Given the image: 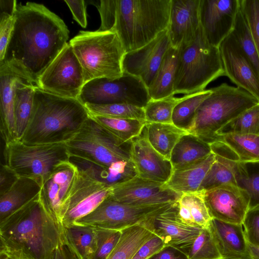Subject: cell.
Wrapping results in <instances>:
<instances>
[{
	"label": "cell",
	"instance_id": "1",
	"mask_svg": "<svg viewBox=\"0 0 259 259\" xmlns=\"http://www.w3.org/2000/svg\"><path fill=\"white\" fill-rule=\"evenodd\" d=\"M15 23L0 61L38 88V80L62 50L69 31L61 18L44 5H17Z\"/></svg>",
	"mask_w": 259,
	"mask_h": 259
},
{
	"label": "cell",
	"instance_id": "2",
	"mask_svg": "<svg viewBox=\"0 0 259 259\" xmlns=\"http://www.w3.org/2000/svg\"><path fill=\"white\" fill-rule=\"evenodd\" d=\"M63 230L39 194L0 222V251L16 259H49L64 244Z\"/></svg>",
	"mask_w": 259,
	"mask_h": 259
},
{
	"label": "cell",
	"instance_id": "3",
	"mask_svg": "<svg viewBox=\"0 0 259 259\" xmlns=\"http://www.w3.org/2000/svg\"><path fill=\"white\" fill-rule=\"evenodd\" d=\"M89 117L86 107L77 99L56 96L36 88L30 120L20 141L28 145L65 143Z\"/></svg>",
	"mask_w": 259,
	"mask_h": 259
},
{
	"label": "cell",
	"instance_id": "4",
	"mask_svg": "<svg viewBox=\"0 0 259 259\" xmlns=\"http://www.w3.org/2000/svg\"><path fill=\"white\" fill-rule=\"evenodd\" d=\"M171 0H116L112 31L125 53L138 50L167 29Z\"/></svg>",
	"mask_w": 259,
	"mask_h": 259
},
{
	"label": "cell",
	"instance_id": "5",
	"mask_svg": "<svg viewBox=\"0 0 259 259\" xmlns=\"http://www.w3.org/2000/svg\"><path fill=\"white\" fill-rule=\"evenodd\" d=\"M222 76L225 73L219 48L208 43L200 26L195 39L179 49L174 94L203 91Z\"/></svg>",
	"mask_w": 259,
	"mask_h": 259
},
{
	"label": "cell",
	"instance_id": "6",
	"mask_svg": "<svg viewBox=\"0 0 259 259\" xmlns=\"http://www.w3.org/2000/svg\"><path fill=\"white\" fill-rule=\"evenodd\" d=\"M69 43L82 68L85 83L99 78L115 79L123 74L126 53L115 32L80 31Z\"/></svg>",
	"mask_w": 259,
	"mask_h": 259
},
{
	"label": "cell",
	"instance_id": "7",
	"mask_svg": "<svg viewBox=\"0 0 259 259\" xmlns=\"http://www.w3.org/2000/svg\"><path fill=\"white\" fill-rule=\"evenodd\" d=\"M210 95L197 109L187 131L210 144L223 126L259 100L238 87L226 83L211 89Z\"/></svg>",
	"mask_w": 259,
	"mask_h": 259
},
{
	"label": "cell",
	"instance_id": "8",
	"mask_svg": "<svg viewBox=\"0 0 259 259\" xmlns=\"http://www.w3.org/2000/svg\"><path fill=\"white\" fill-rule=\"evenodd\" d=\"M65 145L70 158L105 168L120 161H131V142H121L90 116Z\"/></svg>",
	"mask_w": 259,
	"mask_h": 259
},
{
	"label": "cell",
	"instance_id": "9",
	"mask_svg": "<svg viewBox=\"0 0 259 259\" xmlns=\"http://www.w3.org/2000/svg\"><path fill=\"white\" fill-rule=\"evenodd\" d=\"M4 157L19 177L33 179L41 187L59 165L70 160L65 143L28 145L17 141L5 145Z\"/></svg>",
	"mask_w": 259,
	"mask_h": 259
},
{
	"label": "cell",
	"instance_id": "10",
	"mask_svg": "<svg viewBox=\"0 0 259 259\" xmlns=\"http://www.w3.org/2000/svg\"><path fill=\"white\" fill-rule=\"evenodd\" d=\"M151 99L143 82L124 72L122 76L115 79L99 78L87 82L77 98L83 105L125 103L142 108Z\"/></svg>",
	"mask_w": 259,
	"mask_h": 259
},
{
	"label": "cell",
	"instance_id": "11",
	"mask_svg": "<svg viewBox=\"0 0 259 259\" xmlns=\"http://www.w3.org/2000/svg\"><path fill=\"white\" fill-rule=\"evenodd\" d=\"M112 189V187L77 166L60 209L62 228L92 212L110 195Z\"/></svg>",
	"mask_w": 259,
	"mask_h": 259
},
{
	"label": "cell",
	"instance_id": "12",
	"mask_svg": "<svg viewBox=\"0 0 259 259\" xmlns=\"http://www.w3.org/2000/svg\"><path fill=\"white\" fill-rule=\"evenodd\" d=\"M171 203L137 206L121 203L109 196L92 212L73 224L121 231L144 223L166 209Z\"/></svg>",
	"mask_w": 259,
	"mask_h": 259
},
{
	"label": "cell",
	"instance_id": "13",
	"mask_svg": "<svg viewBox=\"0 0 259 259\" xmlns=\"http://www.w3.org/2000/svg\"><path fill=\"white\" fill-rule=\"evenodd\" d=\"M82 68L68 42L38 80V88L50 94L77 99L84 84Z\"/></svg>",
	"mask_w": 259,
	"mask_h": 259
},
{
	"label": "cell",
	"instance_id": "14",
	"mask_svg": "<svg viewBox=\"0 0 259 259\" xmlns=\"http://www.w3.org/2000/svg\"><path fill=\"white\" fill-rule=\"evenodd\" d=\"M240 0H200V26L208 43L219 48L232 32Z\"/></svg>",
	"mask_w": 259,
	"mask_h": 259
},
{
	"label": "cell",
	"instance_id": "15",
	"mask_svg": "<svg viewBox=\"0 0 259 259\" xmlns=\"http://www.w3.org/2000/svg\"><path fill=\"white\" fill-rule=\"evenodd\" d=\"M163 184L136 176L113 186L109 197L121 203L137 206L177 201L182 194L174 192Z\"/></svg>",
	"mask_w": 259,
	"mask_h": 259
},
{
	"label": "cell",
	"instance_id": "16",
	"mask_svg": "<svg viewBox=\"0 0 259 259\" xmlns=\"http://www.w3.org/2000/svg\"><path fill=\"white\" fill-rule=\"evenodd\" d=\"M204 198L213 219L242 224L249 209L247 192L237 185L227 184L203 191Z\"/></svg>",
	"mask_w": 259,
	"mask_h": 259
},
{
	"label": "cell",
	"instance_id": "17",
	"mask_svg": "<svg viewBox=\"0 0 259 259\" xmlns=\"http://www.w3.org/2000/svg\"><path fill=\"white\" fill-rule=\"evenodd\" d=\"M170 47L166 29L144 47L125 54L122 61L123 72L140 78L148 88Z\"/></svg>",
	"mask_w": 259,
	"mask_h": 259
},
{
	"label": "cell",
	"instance_id": "18",
	"mask_svg": "<svg viewBox=\"0 0 259 259\" xmlns=\"http://www.w3.org/2000/svg\"><path fill=\"white\" fill-rule=\"evenodd\" d=\"M130 152L138 177L163 184L169 180L173 171L170 160L152 146L145 127L141 134L131 141Z\"/></svg>",
	"mask_w": 259,
	"mask_h": 259
},
{
	"label": "cell",
	"instance_id": "19",
	"mask_svg": "<svg viewBox=\"0 0 259 259\" xmlns=\"http://www.w3.org/2000/svg\"><path fill=\"white\" fill-rule=\"evenodd\" d=\"M219 48L225 76L259 100V76L231 34Z\"/></svg>",
	"mask_w": 259,
	"mask_h": 259
},
{
	"label": "cell",
	"instance_id": "20",
	"mask_svg": "<svg viewBox=\"0 0 259 259\" xmlns=\"http://www.w3.org/2000/svg\"><path fill=\"white\" fill-rule=\"evenodd\" d=\"M152 225L154 233L162 239L165 246H173L186 254L202 230L189 226L182 220L177 201L154 216Z\"/></svg>",
	"mask_w": 259,
	"mask_h": 259
},
{
	"label": "cell",
	"instance_id": "21",
	"mask_svg": "<svg viewBox=\"0 0 259 259\" xmlns=\"http://www.w3.org/2000/svg\"><path fill=\"white\" fill-rule=\"evenodd\" d=\"M200 0H171L167 27L171 46L179 49L191 42L200 26Z\"/></svg>",
	"mask_w": 259,
	"mask_h": 259
},
{
	"label": "cell",
	"instance_id": "22",
	"mask_svg": "<svg viewBox=\"0 0 259 259\" xmlns=\"http://www.w3.org/2000/svg\"><path fill=\"white\" fill-rule=\"evenodd\" d=\"M76 168L70 160L61 164L44 183L39 193L46 209L60 225L61 207Z\"/></svg>",
	"mask_w": 259,
	"mask_h": 259
},
{
	"label": "cell",
	"instance_id": "23",
	"mask_svg": "<svg viewBox=\"0 0 259 259\" xmlns=\"http://www.w3.org/2000/svg\"><path fill=\"white\" fill-rule=\"evenodd\" d=\"M21 80L27 81L6 65L0 64V131L5 145L18 141L14 115V94L17 83Z\"/></svg>",
	"mask_w": 259,
	"mask_h": 259
},
{
	"label": "cell",
	"instance_id": "24",
	"mask_svg": "<svg viewBox=\"0 0 259 259\" xmlns=\"http://www.w3.org/2000/svg\"><path fill=\"white\" fill-rule=\"evenodd\" d=\"M210 228L224 259H251L242 224L212 219Z\"/></svg>",
	"mask_w": 259,
	"mask_h": 259
},
{
	"label": "cell",
	"instance_id": "25",
	"mask_svg": "<svg viewBox=\"0 0 259 259\" xmlns=\"http://www.w3.org/2000/svg\"><path fill=\"white\" fill-rule=\"evenodd\" d=\"M215 159V155L212 152L201 160L174 170L164 186L181 194L198 191Z\"/></svg>",
	"mask_w": 259,
	"mask_h": 259
},
{
	"label": "cell",
	"instance_id": "26",
	"mask_svg": "<svg viewBox=\"0 0 259 259\" xmlns=\"http://www.w3.org/2000/svg\"><path fill=\"white\" fill-rule=\"evenodd\" d=\"M153 217L122 230L117 244L106 259H132L141 247L155 235L152 225Z\"/></svg>",
	"mask_w": 259,
	"mask_h": 259
},
{
	"label": "cell",
	"instance_id": "27",
	"mask_svg": "<svg viewBox=\"0 0 259 259\" xmlns=\"http://www.w3.org/2000/svg\"><path fill=\"white\" fill-rule=\"evenodd\" d=\"M41 188L35 180L19 177L9 191L0 195V222L36 197Z\"/></svg>",
	"mask_w": 259,
	"mask_h": 259
},
{
	"label": "cell",
	"instance_id": "28",
	"mask_svg": "<svg viewBox=\"0 0 259 259\" xmlns=\"http://www.w3.org/2000/svg\"><path fill=\"white\" fill-rule=\"evenodd\" d=\"M177 202L179 215L185 224L201 229L210 226L213 219L205 203L203 191L182 193Z\"/></svg>",
	"mask_w": 259,
	"mask_h": 259
},
{
	"label": "cell",
	"instance_id": "29",
	"mask_svg": "<svg viewBox=\"0 0 259 259\" xmlns=\"http://www.w3.org/2000/svg\"><path fill=\"white\" fill-rule=\"evenodd\" d=\"M212 153L210 144L197 136H183L174 148L170 161L172 169H179L201 160Z\"/></svg>",
	"mask_w": 259,
	"mask_h": 259
},
{
	"label": "cell",
	"instance_id": "30",
	"mask_svg": "<svg viewBox=\"0 0 259 259\" xmlns=\"http://www.w3.org/2000/svg\"><path fill=\"white\" fill-rule=\"evenodd\" d=\"M212 152L215 155V161L198 191H207L227 184L236 185V174L240 162L223 150L214 149Z\"/></svg>",
	"mask_w": 259,
	"mask_h": 259
},
{
	"label": "cell",
	"instance_id": "31",
	"mask_svg": "<svg viewBox=\"0 0 259 259\" xmlns=\"http://www.w3.org/2000/svg\"><path fill=\"white\" fill-rule=\"evenodd\" d=\"M178 54L179 49L171 46L165 53L155 77L148 88L151 99L159 100L174 95Z\"/></svg>",
	"mask_w": 259,
	"mask_h": 259
},
{
	"label": "cell",
	"instance_id": "32",
	"mask_svg": "<svg viewBox=\"0 0 259 259\" xmlns=\"http://www.w3.org/2000/svg\"><path fill=\"white\" fill-rule=\"evenodd\" d=\"M64 244L78 259H88L97 247L95 227L72 224L63 228Z\"/></svg>",
	"mask_w": 259,
	"mask_h": 259
},
{
	"label": "cell",
	"instance_id": "33",
	"mask_svg": "<svg viewBox=\"0 0 259 259\" xmlns=\"http://www.w3.org/2000/svg\"><path fill=\"white\" fill-rule=\"evenodd\" d=\"M147 139L160 154L170 160L175 145L184 136L189 134L173 123H148L145 126Z\"/></svg>",
	"mask_w": 259,
	"mask_h": 259
},
{
	"label": "cell",
	"instance_id": "34",
	"mask_svg": "<svg viewBox=\"0 0 259 259\" xmlns=\"http://www.w3.org/2000/svg\"><path fill=\"white\" fill-rule=\"evenodd\" d=\"M36 87L26 80L17 83L14 94V115L18 141L23 136L30 120Z\"/></svg>",
	"mask_w": 259,
	"mask_h": 259
},
{
	"label": "cell",
	"instance_id": "35",
	"mask_svg": "<svg viewBox=\"0 0 259 259\" xmlns=\"http://www.w3.org/2000/svg\"><path fill=\"white\" fill-rule=\"evenodd\" d=\"M214 141L224 144L240 162L259 161V135L227 134L217 135Z\"/></svg>",
	"mask_w": 259,
	"mask_h": 259
},
{
	"label": "cell",
	"instance_id": "36",
	"mask_svg": "<svg viewBox=\"0 0 259 259\" xmlns=\"http://www.w3.org/2000/svg\"><path fill=\"white\" fill-rule=\"evenodd\" d=\"M90 116L111 134L124 143H130L133 139L139 136L146 125L145 120L92 114H90Z\"/></svg>",
	"mask_w": 259,
	"mask_h": 259
},
{
	"label": "cell",
	"instance_id": "37",
	"mask_svg": "<svg viewBox=\"0 0 259 259\" xmlns=\"http://www.w3.org/2000/svg\"><path fill=\"white\" fill-rule=\"evenodd\" d=\"M236 185L248 194L249 209L259 206V161L240 162L236 174Z\"/></svg>",
	"mask_w": 259,
	"mask_h": 259
},
{
	"label": "cell",
	"instance_id": "38",
	"mask_svg": "<svg viewBox=\"0 0 259 259\" xmlns=\"http://www.w3.org/2000/svg\"><path fill=\"white\" fill-rule=\"evenodd\" d=\"M242 53L259 76V56L247 22L240 7L230 33Z\"/></svg>",
	"mask_w": 259,
	"mask_h": 259
},
{
	"label": "cell",
	"instance_id": "39",
	"mask_svg": "<svg viewBox=\"0 0 259 259\" xmlns=\"http://www.w3.org/2000/svg\"><path fill=\"white\" fill-rule=\"evenodd\" d=\"M211 92L210 89L185 95L184 99L177 105L174 110L172 123L181 129L187 131L193 121L197 109Z\"/></svg>",
	"mask_w": 259,
	"mask_h": 259
},
{
	"label": "cell",
	"instance_id": "40",
	"mask_svg": "<svg viewBox=\"0 0 259 259\" xmlns=\"http://www.w3.org/2000/svg\"><path fill=\"white\" fill-rule=\"evenodd\" d=\"M184 97L171 95L159 100L151 99L144 108L146 122L172 123L174 110Z\"/></svg>",
	"mask_w": 259,
	"mask_h": 259
},
{
	"label": "cell",
	"instance_id": "41",
	"mask_svg": "<svg viewBox=\"0 0 259 259\" xmlns=\"http://www.w3.org/2000/svg\"><path fill=\"white\" fill-rule=\"evenodd\" d=\"M227 134L259 135V103L223 126L217 136Z\"/></svg>",
	"mask_w": 259,
	"mask_h": 259
},
{
	"label": "cell",
	"instance_id": "42",
	"mask_svg": "<svg viewBox=\"0 0 259 259\" xmlns=\"http://www.w3.org/2000/svg\"><path fill=\"white\" fill-rule=\"evenodd\" d=\"M188 259H224L209 228L201 230L187 252Z\"/></svg>",
	"mask_w": 259,
	"mask_h": 259
},
{
	"label": "cell",
	"instance_id": "43",
	"mask_svg": "<svg viewBox=\"0 0 259 259\" xmlns=\"http://www.w3.org/2000/svg\"><path fill=\"white\" fill-rule=\"evenodd\" d=\"M90 114L104 116L145 120L144 108L125 103L105 105L85 104Z\"/></svg>",
	"mask_w": 259,
	"mask_h": 259
},
{
	"label": "cell",
	"instance_id": "44",
	"mask_svg": "<svg viewBox=\"0 0 259 259\" xmlns=\"http://www.w3.org/2000/svg\"><path fill=\"white\" fill-rule=\"evenodd\" d=\"M95 228L97 247L88 259H106L117 244L121 231Z\"/></svg>",
	"mask_w": 259,
	"mask_h": 259
},
{
	"label": "cell",
	"instance_id": "45",
	"mask_svg": "<svg viewBox=\"0 0 259 259\" xmlns=\"http://www.w3.org/2000/svg\"><path fill=\"white\" fill-rule=\"evenodd\" d=\"M240 9L247 22L259 56V0H240Z\"/></svg>",
	"mask_w": 259,
	"mask_h": 259
},
{
	"label": "cell",
	"instance_id": "46",
	"mask_svg": "<svg viewBox=\"0 0 259 259\" xmlns=\"http://www.w3.org/2000/svg\"><path fill=\"white\" fill-rule=\"evenodd\" d=\"M242 226L247 241L259 246V206L248 210Z\"/></svg>",
	"mask_w": 259,
	"mask_h": 259
},
{
	"label": "cell",
	"instance_id": "47",
	"mask_svg": "<svg viewBox=\"0 0 259 259\" xmlns=\"http://www.w3.org/2000/svg\"><path fill=\"white\" fill-rule=\"evenodd\" d=\"M116 0H101L98 7L101 23L99 29L101 31H111L114 24Z\"/></svg>",
	"mask_w": 259,
	"mask_h": 259
},
{
	"label": "cell",
	"instance_id": "48",
	"mask_svg": "<svg viewBox=\"0 0 259 259\" xmlns=\"http://www.w3.org/2000/svg\"><path fill=\"white\" fill-rule=\"evenodd\" d=\"M15 23V16L1 13L0 16V61L4 59Z\"/></svg>",
	"mask_w": 259,
	"mask_h": 259
},
{
	"label": "cell",
	"instance_id": "49",
	"mask_svg": "<svg viewBox=\"0 0 259 259\" xmlns=\"http://www.w3.org/2000/svg\"><path fill=\"white\" fill-rule=\"evenodd\" d=\"M165 246L162 239L155 235L141 247L132 259H149Z\"/></svg>",
	"mask_w": 259,
	"mask_h": 259
},
{
	"label": "cell",
	"instance_id": "50",
	"mask_svg": "<svg viewBox=\"0 0 259 259\" xmlns=\"http://www.w3.org/2000/svg\"><path fill=\"white\" fill-rule=\"evenodd\" d=\"M19 177L9 166L1 164L0 170V195L9 191Z\"/></svg>",
	"mask_w": 259,
	"mask_h": 259
},
{
	"label": "cell",
	"instance_id": "51",
	"mask_svg": "<svg viewBox=\"0 0 259 259\" xmlns=\"http://www.w3.org/2000/svg\"><path fill=\"white\" fill-rule=\"evenodd\" d=\"M69 8L73 19L83 28L87 25L86 9L84 1L65 0Z\"/></svg>",
	"mask_w": 259,
	"mask_h": 259
},
{
	"label": "cell",
	"instance_id": "52",
	"mask_svg": "<svg viewBox=\"0 0 259 259\" xmlns=\"http://www.w3.org/2000/svg\"><path fill=\"white\" fill-rule=\"evenodd\" d=\"M149 259H188V257L183 251L171 246H167Z\"/></svg>",
	"mask_w": 259,
	"mask_h": 259
},
{
	"label": "cell",
	"instance_id": "53",
	"mask_svg": "<svg viewBox=\"0 0 259 259\" xmlns=\"http://www.w3.org/2000/svg\"><path fill=\"white\" fill-rule=\"evenodd\" d=\"M49 259H78L68 247L63 244L57 248Z\"/></svg>",
	"mask_w": 259,
	"mask_h": 259
},
{
	"label": "cell",
	"instance_id": "54",
	"mask_svg": "<svg viewBox=\"0 0 259 259\" xmlns=\"http://www.w3.org/2000/svg\"><path fill=\"white\" fill-rule=\"evenodd\" d=\"M1 13L14 15L17 9L16 1H0Z\"/></svg>",
	"mask_w": 259,
	"mask_h": 259
},
{
	"label": "cell",
	"instance_id": "55",
	"mask_svg": "<svg viewBox=\"0 0 259 259\" xmlns=\"http://www.w3.org/2000/svg\"><path fill=\"white\" fill-rule=\"evenodd\" d=\"M248 249L251 259H259V246L247 242Z\"/></svg>",
	"mask_w": 259,
	"mask_h": 259
},
{
	"label": "cell",
	"instance_id": "56",
	"mask_svg": "<svg viewBox=\"0 0 259 259\" xmlns=\"http://www.w3.org/2000/svg\"><path fill=\"white\" fill-rule=\"evenodd\" d=\"M0 259H16V258L11 256L7 253L0 251Z\"/></svg>",
	"mask_w": 259,
	"mask_h": 259
}]
</instances>
